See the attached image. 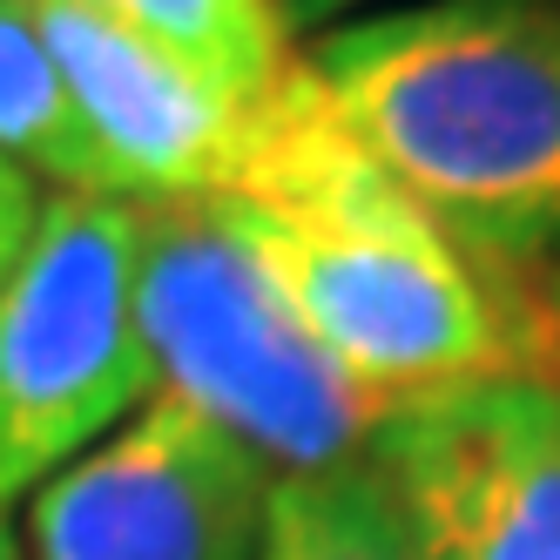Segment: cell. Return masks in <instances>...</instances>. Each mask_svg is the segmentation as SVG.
<instances>
[{"label":"cell","mask_w":560,"mask_h":560,"mask_svg":"<svg viewBox=\"0 0 560 560\" xmlns=\"http://www.w3.org/2000/svg\"><path fill=\"white\" fill-rule=\"evenodd\" d=\"M42 210H48V189L34 183L21 163L0 155V284H8V270L27 257L34 230H42Z\"/></svg>","instance_id":"7c38bea8"},{"label":"cell","mask_w":560,"mask_h":560,"mask_svg":"<svg viewBox=\"0 0 560 560\" xmlns=\"http://www.w3.org/2000/svg\"><path fill=\"white\" fill-rule=\"evenodd\" d=\"M257 560H419L365 466L270 479Z\"/></svg>","instance_id":"30bf717a"},{"label":"cell","mask_w":560,"mask_h":560,"mask_svg":"<svg viewBox=\"0 0 560 560\" xmlns=\"http://www.w3.org/2000/svg\"><path fill=\"white\" fill-rule=\"evenodd\" d=\"M136 325L155 392L250 446L270 479L365 466L385 406L304 331L210 196H136Z\"/></svg>","instance_id":"3957f363"},{"label":"cell","mask_w":560,"mask_h":560,"mask_svg":"<svg viewBox=\"0 0 560 560\" xmlns=\"http://www.w3.org/2000/svg\"><path fill=\"white\" fill-rule=\"evenodd\" d=\"M210 203L385 412L520 372L487 270L345 129L304 55L250 108L244 163Z\"/></svg>","instance_id":"6da1fadb"},{"label":"cell","mask_w":560,"mask_h":560,"mask_svg":"<svg viewBox=\"0 0 560 560\" xmlns=\"http://www.w3.org/2000/svg\"><path fill=\"white\" fill-rule=\"evenodd\" d=\"M0 560H27V553H21V540L8 534V513H0Z\"/></svg>","instance_id":"5bb4252c"},{"label":"cell","mask_w":560,"mask_h":560,"mask_svg":"<svg viewBox=\"0 0 560 560\" xmlns=\"http://www.w3.org/2000/svg\"><path fill=\"white\" fill-rule=\"evenodd\" d=\"M304 61L487 284L560 270V0H392Z\"/></svg>","instance_id":"7a4b0ae2"},{"label":"cell","mask_w":560,"mask_h":560,"mask_svg":"<svg viewBox=\"0 0 560 560\" xmlns=\"http://www.w3.org/2000/svg\"><path fill=\"white\" fill-rule=\"evenodd\" d=\"M0 155L34 183H55V196H115V176L27 0H0Z\"/></svg>","instance_id":"ba28073f"},{"label":"cell","mask_w":560,"mask_h":560,"mask_svg":"<svg viewBox=\"0 0 560 560\" xmlns=\"http://www.w3.org/2000/svg\"><path fill=\"white\" fill-rule=\"evenodd\" d=\"M270 466L176 392L27 500V560H257Z\"/></svg>","instance_id":"8992f818"},{"label":"cell","mask_w":560,"mask_h":560,"mask_svg":"<svg viewBox=\"0 0 560 560\" xmlns=\"http://www.w3.org/2000/svg\"><path fill=\"white\" fill-rule=\"evenodd\" d=\"M34 27L115 176V196H223L250 142V108L115 21L102 0H27Z\"/></svg>","instance_id":"52a82bcc"},{"label":"cell","mask_w":560,"mask_h":560,"mask_svg":"<svg viewBox=\"0 0 560 560\" xmlns=\"http://www.w3.org/2000/svg\"><path fill=\"white\" fill-rule=\"evenodd\" d=\"M493 291H500V311H506L520 372L560 392V270L506 277V284H493Z\"/></svg>","instance_id":"8fae6325"},{"label":"cell","mask_w":560,"mask_h":560,"mask_svg":"<svg viewBox=\"0 0 560 560\" xmlns=\"http://www.w3.org/2000/svg\"><path fill=\"white\" fill-rule=\"evenodd\" d=\"M365 472L419 560H560V392L527 372L385 412Z\"/></svg>","instance_id":"5b68a950"},{"label":"cell","mask_w":560,"mask_h":560,"mask_svg":"<svg viewBox=\"0 0 560 560\" xmlns=\"http://www.w3.org/2000/svg\"><path fill=\"white\" fill-rule=\"evenodd\" d=\"M102 8L244 108H257L298 61L277 0H102Z\"/></svg>","instance_id":"9c48e42d"},{"label":"cell","mask_w":560,"mask_h":560,"mask_svg":"<svg viewBox=\"0 0 560 560\" xmlns=\"http://www.w3.org/2000/svg\"><path fill=\"white\" fill-rule=\"evenodd\" d=\"M372 8H392V0H277V14H284L291 34H325L338 21H358Z\"/></svg>","instance_id":"4fadbf2b"},{"label":"cell","mask_w":560,"mask_h":560,"mask_svg":"<svg viewBox=\"0 0 560 560\" xmlns=\"http://www.w3.org/2000/svg\"><path fill=\"white\" fill-rule=\"evenodd\" d=\"M155 398L136 325V196H48L0 284V513Z\"/></svg>","instance_id":"277c9868"}]
</instances>
